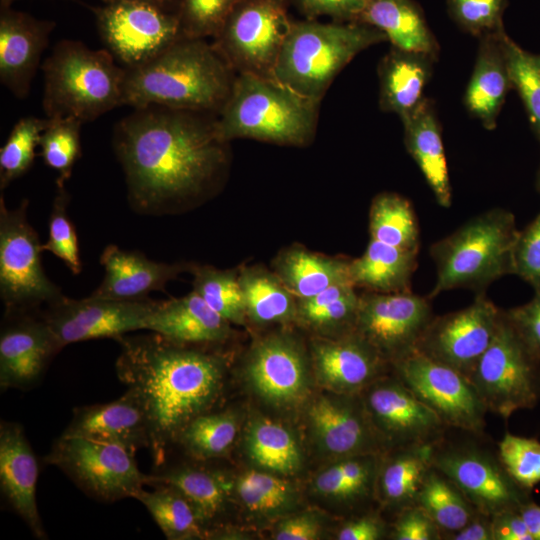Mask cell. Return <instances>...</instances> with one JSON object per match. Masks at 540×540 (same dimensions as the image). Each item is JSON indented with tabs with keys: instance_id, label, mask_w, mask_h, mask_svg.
<instances>
[{
	"instance_id": "cell-7",
	"label": "cell",
	"mask_w": 540,
	"mask_h": 540,
	"mask_svg": "<svg viewBox=\"0 0 540 540\" xmlns=\"http://www.w3.org/2000/svg\"><path fill=\"white\" fill-rule=\"evenodd\" d=\"M519 230L512 212L496 207L466 221L429 248L436 282L429 297L464 288L486 292L488 286L512 274V252Z\"/></svg>"
},
{
	"instance_id": "cell-52",
	"label": "cell",
	"mask_w": 540,
	"mask_h": 540,
	"mask_svg": "<svg viewBox=\"0 0 540 540\" xmlns=\"http://www.w3.org/2000/svg\"><path fill=\"white\" fill-rule=\"evenodd\" d=\"M512 274L540 292V211L519 230L512 252Z\"/></svg>"
},
{
	"instance_id": "cell-4",
	"label": "cell",
	"mask_w": 540,
	"mask_h": 540,
	"mask_svg": "<svg viewBox=\"0 0 540 540\" xmlns=\"http://www.w3.org/2000/svg\"><path fill=\"white\" fill-rule=\"evenodd\" d=\"M319 104L272 78L237 74L215 127L225 142L246 138L302 147L316 135Z\"/></svg>"
},
{
	"instance_id": "cell-34",
	"label": "cell",
	"mask_w": 540,
	"mask_h": 540,
	"mask_svg": "<svg viewBox=\"0 0 540 540\" xmlns=\"http://www.w3.org/2000/svg\"><path fill=\"white\" fill-rule=\"evenodd\" d=\"M417 251L405 250L370 239L364 253L350 260L349 273L355 287L372 292L410 290L417 267Z\"/></svg>"
},
{
	"instance_id": "cell-55",
	"label": "cell",
	"mask_w": 540,
	"mask_h": 540,
	"mask_svg": "<svg viewBox=\"0 0 540 540\" xmlns=\"http://www.w3.org/2000/svg\"><path fill=\"white\" fill-rule=\"evenodd\" d=\"M505 313L529 349L540 360V292L527 303L505 310Z\"/></svg>"
},
{
	"instance_id": "cell-38",
	"label": "cell",
	"mask_w": 540,
	"mask_h": 540,
	"mask_svg": "<svg viewBox=\"0 0 540 540\" xmlns=\"http://www.w3.org/2000/svg\"><path fill=\"white\" fill-rule=\"evenodd\" d=\"M370 239L405 250L419 251L420 231L411 202L395 192H381L369 210Z\"/></svg>"
},
{
	"instance_id": "cell-18",
	"label": "cell",
	"mask_w": 540,
	"mask_h": 540,
	"mask_svg": "<svg viewBox=\"0 0 540 540\" xmlns=\"http://www.w3.org/2000/svg\"><path fill=\"white\" fill-rule=\"evenodd\" d=\"M157 301L150 298L120 300L89 295L84 299L66 296L42 309V314L63 346L99 338L119 339L145 330Z\"/></svg>"
},
{
	"instance_id": "cell-19",
	"label": "cell",
	"mask_w": 540,
	"mask_h": 540,
	"mask_svg": "<svg viewBox=\"0 0 540 540\" xmlns=\"http://www.w3.org/2000/svg\"><path fill=\"white\" fill-rule=\"evenodd\" d=\"M64 346L36 311H5L0 333V386L27 390Z\"/></svg>"
},
{
	"instance_id": "cell-48",
	"label": "cell",
	"mask_w": 540,
	"mask_h": 540,
	"mask_svg": "<svg viewBox=\"0 0 540 540\" xmlns=\"http://www.w3.org/2000/svg\"><path fill=\"white\" fill-rule=\"evenodd\" d=\"M57 191L48 220V239L42 244V251H49L58 257L67 268L77 275L81 272L78 236L68 214L70 195L65 184L56 183Z\"/></svg>"
},
{
	"instance_id": "cell-15",
	"label": "cell",
	"mask_w": 540,
	"mask_h": 540,
	"mask_svg": "<svg viewBox=\"0 0 540 540\" xmlns=\"http://www.w3.org/2000/svg\"><path fill=\"white\" fill-rule=\"evenodd\" d=\"M363 392L364 409L381 449L433 445L448 429L394 373Z\"/></svg>"
},
{
	"instance_id": "cell-46",
	"label": "cell",
	"mask_w": 540,
	"mask_h": 540,
	"mask_svg": "<svg viewBox=\"0 0 540 540\" xmlns=\"http://www.w3.org/2000/svg\"><path fill=\"white\" fill-rule=\"evenodd\" d=\"M83 122L76 118H50L40 137L39 146L44 163L58 173L56 183L69 180L73 166L81 155L80 129Z\"/></svg>"
},
{
	"instance_id": "cell-27",
	"label": "cell",
	"mask_w": 540,
	"mask_h": 540,
	"mask_svg": "<svg viewBox=\"0 0 540 540\" xmlns=\"http://www.w3.org/2000/svg\"><path fill=\"white\" fill-rule=\"evenodd\" d=\"M230 324L192 290L179 298L157 301L145 330L180 343L206 345L226 341L231 335Z\"/></svg>"
},
{
	"instance_id": "cell-22",
	"label": "cell",
	"mask_w": 540,
	"mask_h": 540,
	"mask_svg": "<svg viewBox=\"0 0 540 540\" xmlns=\"http://www.w3.org/2000/svg\"><path fill=\"white\" fill-rule=\"evenodd\" d=\"M0 82L24 99L39 68L55 23L0 6Z\"/></svg>"
},
{
	"instance_id": "cell-59",
	"label": "cell",
	"mask_w": 540,
	"mask_h": 540,
	"mask_svg": "<svg viewBox=\"0 0 540 540\" xmlns=\"http://www.w3.org/2000/svg\"><path fill=\"white\" fill-rule=\"evenodd\" d=\"M320 525L309 514H302L284 520L274 535L277 540H314L319 537Z\"/></svg>"
},
{
	"instance_id": "cell-64",
	"label": "cell",
	"mask_w": 540,
	"mask_h": 540,
	"mask_svg": "<svg viewBox=\"0 0 540 540\" xmlns=\"http://www.w3.org/2000/svg\"><path fill=\"white\" fill-rule=\"evenodd\" d=\"M16 0H0V6H11Z\"/></svg>"
},
{
	"instance_id": "cell-35",
	"label": "cell",
	"mask_w": 540,
	"mask_h": 540,
	"mask_svg": "<svg viewBox=\"0 0 540 540\" xmlns=\"http://www.w3.org/2000/svg\"><path fill=\"white\" fill-rule=\"evenodd\" d=\"M246 316L258 325L296 322L298 299L274 271L254 265L238 269Z\"/></svg>"
},
{
	"instance_id": "cell-14",
	"label": "cell",
	"mask_w": 540,
	"mask_h": 540,
	"mask_svg": "<svg viewBox=\"0 0 540 540\" xmlns=\"http://www.w3.org/2000/svg\"><path fill=\"white\" fill-rule=\"evenodd\" d=\"M391 370L448 428L485 432L488 410L459 371L418 351L393 363Z\"/></svg>"
},
{
	"instance_id": "cell-42",
	"label": "cell",
	"mask_w": 540,
	"mask_h": 540,
	"mask_svg": "<svg viewBox=\"0 0 540 540\" xmlns=\"http://www.w3.org/2000/svg\"><path fill=\"white\" fill-rule=\"evenodd\" d=\"M193 290L219 315L233 324L245 323L246 309L238 280V269L192 265Z\"/></svg>"
},
{
	"instance_id": "cell-6",
	"label": "cell",
	"mask_w": 540,
	"mask_h": 540,
	"mask_svg": "<svg viewBox=\"0 0 540 540\" xmlns=\"http://www.w3.org/2000/svg\"><path fill=\"white\" fill-rule=\"evenodd\" d=\"M42 71L47 118L72 117L85 123L122 105L126 69L107 49L62 40L45 59Z\"/></svg>"
},
{
	"instance_id": "cell-33",
	"label": "cell",
	"mask_w": 540,
	"mask_h": 540,
	"mask_svg": "<svg viewBox=\"0 0 540 540\" xmlns=\"http://www.w3.org/2000/svg\"><path fill=\"white\" fill-rule=\"evenodd\" d=\"M431 446H413L388 450L378 463L375 488L379 501L397 514L417 505L419 492L432 467Z\"/></svg>"
},
{
	"instance_id": "cell-28",
	"label": "cell",
	"mask_w": 540,
	"mask_h": 540,
	"mask_svg": "<svg viewBox=\"0 0 540 540\" xmlns=\"http://www.w3.org/2000/svg\"><path fill=\"white\" fill-rule=\"evenodd\" d=\"M437 60L424 52L391 46L377 68L380 109L401 120L413 113L426 98L424 90Z\"/></svg>"
},
{
	"instance_id": "cell-30",
	"label": "cell",
	"mask_w": 540,
	"mask_h": 540,
	"mask_svg": "<svg viewBox=\"0 0 540 540\" xmlns=\"http://www.w3.org/2000/svg\"><path fill=\"white\" fill-rule=\"evenodd\" d=\"M404 144L417 164L439 206L452 203V187L442 138V129L429 98L402 119Z\"/></svg>"
},
{
	"instance_id": "cell-5",
	"label": "cell",
	"mask_w": 540,
	"mask_h": 540,
	"mask_svg": "<svg viewBox=\"0 0 540 540\" xmlns=\"http://www.w3.org/2000/svg\"><path fill=\"white\" fill-rule=\"evenodd\" d=\"M385 41L388 39L381 30L362 22L293 21L273 79L321 102L336 76L356 55Z\"/></svg>"
},
{
	"instance_id": "cell-9",
	"label": "cell",
	"mask_w": 540,
	"mask_h": 540,
	"mask_svg": "<svg viewBox=\"0 0 540 540\" xmlns=\"http://www.w3.org/2000/svg\"><path fill=\"white\" fill-rule=\"evenodd\" d=\"M488 412L504 420L540 400V360L502 309L496 333L469 375Z\"/></svg>"
},
{
	"instance_id": "cell-56",
	"label": "cell",
	"mask_w": 540,
	"mask_h": 540,
	"mask_svg": "<svg viewBox=\"0 0 540 540\" xmlns=\"http://www.w3.org/2000/svg\"><path fill=\"white\" fill-rule=\"evenodd\" d=\"M368 0H297L307 19L329 16L337 22H358Z\"/></svg>"
},
{
	"instance_id": "cell-17",
	"label": "cell",
	"mask_w": 540,
	"mask_h": 540,
	"mask_svg": "<svg viewBox=\"0 0 540 540\" xmlns=\"http://www.w3.org/2000/svg\"><path fill=\"white\" fill-rule=\"evenodd\" d=\"M501 312L486 292L478 293L469 306L434 316L416 351L469 377L496 333Z\"/></svg>"
},
{
	"instance_id": "cell-57",
	"label": "cell",
	"mask_w": 540,
	"mask_h": 540,
	"mask_svg": "<svg viewBox=\"0 0 540 540\" xmlns=\"http://www.w3.org/2000/svg\"><path fill=\"white\" fill-rule=\"evenodd\" d=\"M386 534L385 523L376 515H362L344 524L337 534L339 540H378Z\"/></svg>"
},
{
	"instance_id": "cell-50",
	"label": "cell",
	"mask_w": 540,
	"mask_h": 540,
	"mask_svg": "<svg viewBox=\"0 0 540 540\" xmlns=\"http://www.w3.org/2000/svg\"><path fill=\"white\" fill-rule=\"evenodd\" d=\"M446 4L452 21L478 39L505 32L503 15L508 0H447Z\"/></svg>"
},
{
	"instance_id": "cell-54",
	"label": "cell",
	"mask_w": 540,
	"mask_h": 540,
	"mask_svg": "<svg viewBox=\"0 0 540 540\" xmlns=\"http://www.w3.org/2000/svg\"><path fill=\"white\" fill-rule=\"evenodd\" d=\"M372 488L375 487L350 481L339 462L324 470L314 480V489L317 493L338 501L359 500L366 497Z\"/></svg>"
},
{
	"instance_id": "cell-47",
	"label": "cell",
	"mask_w": 540,
	"mask_h": 540,
	"mask_svg": "<svg viewBox=\"0 0 540 540\" xmlns=\"http://www.w3.org/2000/svg\"><path fill=\"white\" fill-rule=\"evenodd\" d=\"M234 488L242 503L249 510L260 514L285 510L294 499L293 488L287 481L257 470L240 475Z\"/></svg>"
},
{
	"instance_id": "cell-11",
	"label": "cell",
	"mask_w": 540,
	"mask_h": 540,
	"mask_svg": "<svg viewBox=\"0 0 540 540\" xmlns=\"http://www.w3.org/2000/svg\"><path fill=\"white\" fill-rule=\"evenodd\" d=\"M29 201L15 209L0 197V296L5 311H36L64 297L45 274L42 244L28 221Z\"/></svg>"
},
{
	"instance_id": "cell-63",
	"label": "cell",
	"mask_w": 540,
	"mask_h": 540,
	"mask_svg": "<svg viewBox=\"0 0 540 540\" xmlns=\"http://www.w3.org/2000/svg\"><path fill=\"white\" fill-rule=\"evenodd\" d=\"M536 189L540 193V167L538 169L537 176H536Z\"/></svg>"
},
{
	"instance_id": "cell-45",
	"label": "cell",
	"mask_w": 540,
	"mask_h": 540,
	"mask_svg": "<svg viewBox=\"0 0 540 540\" xmlns=\"http://www.w3.org/2000/svg\"><path fill=\"white\" fill-rule=\"evenodd\" d=\"M503 46L512 89L522 100L532 131L540 142V54L524 50L507 34Z\"/></svg>"
},
{
	"instance_id": "cell-60",
	"label": "cell",
	"mask_w": 540,
	"mask_h": 540,
	"mask_svg": "<svg viewBox=\"0 0 540 540\" xmlns=\"http://www.w3.org/2000/svg\"><path fill=\"white\" fill-rule=\"evenodd\" d=\"M444 540H494L492 516L478 511L463 528Z\"/></svg>"
},
{
	"instance_id": "cell-41",
	"label": "cell",
	"mask_w": 540,
	"mask_h": 540,
	"mask_svg": "<svg viewBox=\"0 0 540 540\" xmlns=\"http://www.w3.org/2000/svg\"><path fill=\"white\" fill-rule=\"evenodd\" d=\"M150 491L144 488L135 493L153 517L167 539H192L203 535L194 509L187 499L171 486L156 484Z\"/></svg>"
},
{
	"instance_id": "cell-40",
	"label": "cell",
	"mask_w": 540,
	"mask_h": 540,
	"mask_svg": "<svg viewBox=\"0 0 540 540\" xmlns=\"http://www.w3.org/2000/svg\"><path fill=\"white\" fill-rule=\"evenodd\" d=\"M417 505L439 527L442 540L463 528L479 511L448 477L433 466L423 482Z\"/></svg>"
},
{
	"instance_id": "cell-25",
	"label": "cell",
	"mask_w": 540,
	"mask_h": 540,
	"mask_svg": "<svg viewBox=\"0 0 540 540\" xmlns=\"http://www.w3.org/2000/svg\"><path fill=\"white\" fill-rule=\"evenodd\" d=\"M62 435L115 441L135 452L150 447L146 411L133 388L112 402L75 408Z\"/></svg>"
},
{
	"instance_id": "cell-10",
	"label": "cell",
	"mask_w": 540,
	"mask_h": 540,
	"mask_svg": "<svg viewBox=\"0 0 540 540\" xmlns=\"http://www.w3.org/2000/svg\"><path fill=\"white\" fill-rule=\"evenodd\" d=\"M44 461L103 502L133 498L149 480L137 466L135 451L110 440L61 434Z\"/></svg>"
},
{
	"instance_id": "cell-29",
	"label": "cell",
	"mask_w": 540,
	"mask_h": 540,
	"mask_svg": "<svg viewBox=\"0 0 540 540\" xmlns=\"http://www.w3.org/2000/svg\"><path fill=\"white\" fill-rule=\"evenodd\" d=\"M506 32L479 39L475 64L463 102L468 113L487 130L496 128L497 119L512 84L503 38Z\"/></svg>"
},
{
	"instance_id": "cell-24",
	"label": "cell",
	"mask_w": 540,
	"mask_h": 540,
	"mask_svg": "<svg viewBox=\"0 0 540 540\" xmlns=\"http://www.w3.org/2000/svg\"><path fill=\"white\" fill-rule=\"evenodd\" d=\"M318 398L310 407L309 417L320 446L327 453L347 458L377 453L380 448L369 423L362 398Z\"/></svg>"
},
{
	"instance_id": "cell-51",
	"label": "cell",
	"mask_w": 540,
	"mask_h": 540,
	"mask_svg": "<svg viewBox=\"0 0 540 540\" xmlns=\"http://www.w3.org/2000/svg\"><path fill=\"white\" fill-rule=\"evenodd\" d=\"M241 0H181L177 12L184 37L215 38Z\"/></svg>"
},
{
	"instance_id": "cell-8",
	"label": "cell",
	"mask_w": 540,
	"mask_h": 540,
	"mask_svg": "<svg viewBox=\"0 0 540 540\" xmlns=\"http://www.w3.org/2000/svg\"><path fill=\"white\" fill-rule=\"evenodd\" d=\"M430 461L482 513L517 510L532 500L508 474L497 443L485 432L448 428L431 446Z\"/></svg>"
},
{
	"instance_id": "cell-20",
	"label": "cell",
	"mask_w": 540,
	"mask_h": 540,
	"mask_svg": "<svg viewBox=\"0 0 540 540\" xmlns=\"http://www.w3.org/2000/svg\"><path fill=\"white\" fill-rule=\"evenodd\" d=\"M246 376L255 392L275 405L301 400L309 382L308 363L301 344L288 334H273L250 350Z\"/></svg>"
},
{
	"instance_id": "cell-21",
	"label": "cell",
	"mask_w": 540,
	"mask_h": 540,
	"mask_svg": "<svg viewBox=\"0 0 540 540\" xmlns=\"http://www.w3.org/2000/svg\"><path fill=\"white\" fill-rule=\"evenodd\" d=\"M311 359L318 379L340 394H358L385 375L391 365L355 331L315 339Z\"/></svg>"
},
{
	"instance_id": "cell-16",
	"label": "cell",
	"mask_w": 540,
	"mask_h": 540,
	"mask_svg": "<svg viewBox=\"0 0 540 540\" xmlns=\"http://www.w3.org/2000/svg\"><path fill=\"white\" fill-rule=\"evenodd\" d=\"M434 316L429 296L369 291L360 294L355 332L392 365L416 351Z\"/></svg>"
},
{
	"instance_id": "cell-53",
	"label": "cell",
	"mask_w": 540,
	"mask_h": 540,
	"mask_svg": "<svg viewBox=\"0 0 540 540\" xmlns=\"http://www.w3.org/2000/svg\"><path fill=\"white\" fill-rule=\"evenodd\" d=\"M390 536L395 540H442L439 527L418 505L396 514Z\"/></svg>"
},
{
	"instance_id": "cell-23",
	"label": "cell",
	"mask_w": 540,
	"mask_h": 540,
	"mask_svg": "<svg viewBox=\"0 0 540 540\" xmlns=\"http://www.w3.org/2000/svg\"><path fill=\"white\" fill-rule=\"evenodd\" d=\"M38 462L22 426L15 422L0 424V488L13 511L38 539H47L39 515L36 487Z\"/></svg>"
},
{
	"instance_id": "cell-49",
	"label": "cell",
	"mask_w": 540,
	"mask_h": 540,
	"mask_svg": "<svg viewBox=\"0 0 540 540\" xmlns=\"http://www.w3.org/2000/svg\"><path fill=\"white\" fill-rule=\"evenodd\" d=\"M506 471L522 488L532 491L540 483V441L506 432L497 442Z\"/></svg>"
},
{
	"instance_id": "cell-13",
	"label": "cell",
	"mask_w": 540,
	"mask_h": 540,
	"mask_svg": "<svg viewBox=\"0 0 540 540\" xmlns=\"http://www.w3.org/2000/svg\"><path fill=\"white\" fill-rule=\"evenodd\" d=\"M91 9L105 49L125 69L147 63L183 37L177 12L138 2Z\"/></svg>"
},
{
	"instance_id": "cell-12",
	"label": "cell",
	"mask_w": 540,
	"mask_h": 540,
	"mask_svg": "<svg viewBox=\"0 0 540 540\" xmlns=\"http://www.w3.org/2000/svg\"><path fill=\"white\" fill-rule=\"evenodd\" d=\"M289 0H241L212 43L237 74L272 78L293 21Z\"/></svg>"
},
{
	"instance_id": "cell-43",
	"label": "cell",
	"mask_w": 540,
	"mask_h": 540,
	"mask_svg": "<svg viewBox=\"0 0 540 540\" xmlns=\"http://www.w3.org/2000/svg\"><path fill=\"white\" fill-rule=\"evenodd\" d=\"M237 431L238 420L233 411H208L192 419L182 430L177 442L195 458H216L227 453L235 441Z\"/></svg>"
},
{
	"instance_id": "cell-1",
	"label": "cell",
	"mask_w": 540,
	"mask_h": 540,
	"mask_svg": "<svg viewBox=\"0 0 540 540\" xmlns=\"http://www.w3.org/2000/svg\"><path fill=\"white\" fill-rule=\"evenodd\" d=\"M216 116L150 105L117 122L113 148L135 212L174 213L220 186L229 152L217 134Z\"/></svg>"
},
{
	"instance_id": "cell-26",
	"label": "cell",
	"mask_w": 540,
	"mask_h": 540,
	"mask_svg": "<svg viewBox=\"0 0 540 540\" xmlns=\"http://www.w3.org/2000/svg\"><path fill=\"white\" fill-rule=\"evenodd\" d=\"M100 264L105 275L91 295L120 300L145 299L152 291H164L168 282L189 269V264L154 261L113 244L102 251Z\"/></svg>"
},
{
	"instance_id": "cell-36",
	"label": "cell",
	"mask_w": 540,
	"mask_h": 540,
	"mask_svg": "<svg viewBox=\"0 0 540 540\" xmlns=\"http://www.w3.org/2000/svg\"><path fill=\"white\" fill-rule=\"evenodd\" d=\"M156 484L179 491L191 504L202 527L222 512L233 488L221 473L188 466L150 474L147 485Z\"/></svg>"
},
{
	"instance_id": "cell-62",
	"label": "cell",
	"mask_w": 540,
	"mask_h": 540,
	"mask_svg": "<svg viewBox=\"0 0 540 540\" xmlns=\"http://www.w3.org/2000/svg\"><path fill=\"white\" fill-rule=\"evenodd\" d=\"M102 1L105 4L115 3V2H138V3H145V4L157 6L163 9H166L167 5L171 2V0H102Z\"/></svg>"
},
{
	"instance_id": "cell-2",
	"label": "cell",
	"mask_w": 540,
	"mask_h": 540,
	"mask_svg": "<svg viewBox=\"0 0 540 540\" xmlns=\"http://www.w3.org/2000/svg\"><path fill=\"white\" fill-rule=\"evenodd\" d=\"M122 336L116 360L118 379L144 405L154 466L162 467L170 443L186 425L210 411L224 383V356L176 342L158 333Z\"/></svg>"
},
{
	"instance_id": "cell-31",
	"label": "cell",
	"mask_w": 540,
	"mask_h": 540,
	"mask_svg": "<svg viewBox=\"0 0 540 540\" xmlns=\"http://www.w3.org/2000/svg\"><path fill=\"white\" fill-rule=\"evenodd\" d=\"M358 22L381 30L391 46L439 58V43L415 0H368Z\"/></svg>"
},
{
	"instance_id": "cell-32",
	"label": "cell",
	"mask_w": 540,
	"mask_h": 540,
	"mask_svg": "<svg viewBox=\"0 0 540 540\" xmlns=\"http://www.w3.org/2000/svg\"><path fill=\"white\" fill-rule=\"evenodd\" d=\"M349 263L350 260L344 258L292 245L275 257L273 271L297 299H306L331 286L352 283Z\"/></svg>"
},
{
	"instance_id": "cell-3",
	"label": "cell",
	"mask_w": 540,
	"mask_h": 540,
	"mask_svg": "<svg viewBox=\"0 0 540 540\" xmlns=\"http://www.w3.org/2000/svg\"><path fill=\"white\" fill-rule=\"evenodd\" d=\"M236 77L213 44L183 36L147 63L126 69L122 105L218 115Z\"/></svg>"
},
{
	"instance_id": "cell-37",
	"label": "cell",
	"mask_w": 540,
	"mask_h": 540,
	"mask_svg": "<svg viewBox=\"0 0 540 540\" xmlns=\"http://www.w3.org/2000/svg\"><path fill=\"white\" fill-rule=\"evenodd\" d=\"M360 294L352 283L331 286L319 294L298 299L296 322L335 337L355 331Z\"/></svg>"
},
{
	"instance_id": "cell-44",
	"label": "cell",
	"mask_w": 540,
	"mask_h": 540,
	"mask_svg": "<svg viewBox=\"0 0 540 540\" xmlns=\"http://www.w3.org/2000/svg\"><path fill=\"white\" fill-rule=\"evenodd\" d=\"M50 118L26 116L13 126L0 149V189L3 191L32 166L40 137Z\"/></svg>"
},
{
	"instance_id": "cell-61",
	"label": "cell",
	"mask_w": 540,
	"mask_h": 540,
	"mask_svg": "<svg viewBox=\"0 0 540 540\" xmlns=\"http://www.w3.org/2000/svg\"><path fill=\"white\" fill-rule=\"evenodd\" d=\"M519 512L533 540H540V506L533 500L523 504Z\"/></svg>"
},
{
	"instance_id": "cell-39",
	"label": "cell",
	"mask_w": 540,
	"mask_h": 540,
	"mask_svg": "<svg viewBox=\"0 0 540 540\" xmlns=\"http://www.w3.org/2000/svg\"><path fill=\"white\" fill-rule=\"evenodd\" d=\"M246 450L258 466L282 474L296 473L302 463L300 447L292 433L277 422L258 418L246 434Z\"/></svg>"
},
{
	"instance_id": "cell-58",
	"label": "cell",
	"mask_w": 540,
	"mask_h": 540,
	"mask_svg": "<svg viewBox=\"0 0 540 540\" xmlns=\"http://www.w3.org/2000/svg\"><path fill=\"white\" fill-rule=\"evenodd\" d=\"M494 540H533L517 510H508L492 516Z\"/></svg>"
}]
</instances>
